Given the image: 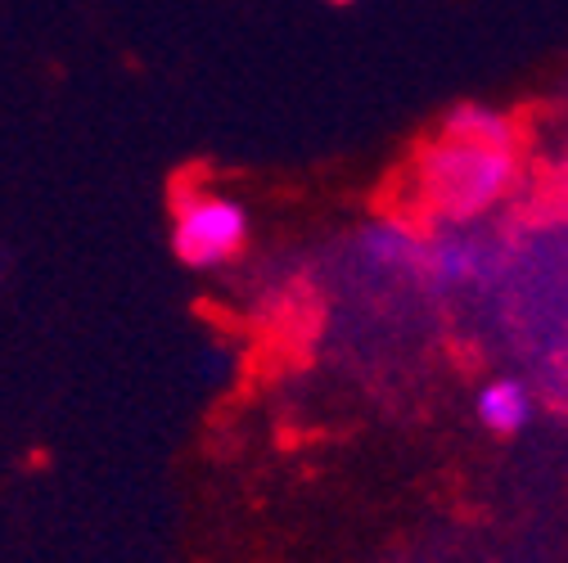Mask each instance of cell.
Masks as SVG:
<instances>
[{
	"label": "cell",
	"instance_id": "1",
	"mask_svg": "<svg viewBox=\"0 0 568 563\" xmlns=\"http://www.w3.org/2000/svg\"><path fill=\"white\" fill-rule=\"evenodd\" d=\"M515 181V150L465 145V140L443 135L424 154V194L452 217H474L491 207Z\"/></svg>",
	"mask_w": 568,
	"mask_h": 563
},
{
	"label": "cell",
	"instance_id": "2",
	"mask_svg": "<svg viewBox=\"0 0 568 563\" xmlns=\"http://www.w3.org/2000/svg\"><path fill=\"white\" fill-rule=\"evenodd\" d=\"M248 239V213L226 194H181L176 222H172V248L185 266L207 270L231 262Z\"/></svg>",
	"mask_w": 568,
	"mask_h": 563
},
{
	"label": "cell",
	"instance_id": "3",
	"mask_svg": "<svg viewBox=\"0 0 568 563\" xmlns=\"http://www.w3.org/2000/svg\"><path fill=\"white\" fill-rule=\"evenodd\" d=\"M478 419H483V429L501 433V438H515L519 429H528V419H532L528 388L519 379H491V383H483V392H478Z\"/></svg>",
	"mask_w": 568,
	"mask_h": 563
},
{
	"label": "cell",
	"instance_id": "4",
	"mask_svg": "<svg viewBox=\"0 0 568 563\" xmlns=\"http://www.w3.org/2000/svg\"><path fill=\"white\" fill-rule=\"evenodd\" d=\"M443 135L452 140H465V145H491V150H515V126L510 117H501L496 109H483V104H465L447 117Z\"/></svg>",
	"mask_w": 568,
	"mask_h": 563
},
{
	"label": "cell",
	"instance_id": "5",
	"mask_svg": "<svg viewBox=\"0 0 568 563\" xmlns=\"http://www.w3.org/2000/svg\"><path fill=\"white\" fill-rule=\"evenodd\" d=\"M366 253H371V262H379V266H410V262L424 257V248L415 244V235L402 231V226L366 231Z\"/></svg>",
	"mask_w": 568,
	"mask_h": 563
},
{
	"label": "cell",
	"instance_id": "6",
	"mask_svg": "<svg viewBox=\"0 0 568 563\" xmlns=\"http://www.w3.org/2000/svg\"><path fill=\"white\" fill-rule=\"evenodd\" d=\"M434 262V275L443 279V285H456V279H474L478 275V248L469 244H438L429 253Z\"/></svg>",
	"mask_w": 568,
	"mask_h": 563
},
{
	"label": "cell",
	"instance_id": "7",
	"mask_svg": "<svg viewBox=\"0 0 568 563\" xmlns=\"http://www.w3.org/2000/svg\"><path fill=\"white\" fill-rule=\"evenodd\" d=\"M334 6H347V0H334Z\"/></svg>",
	"mask_w": 568,
	"mask_h": 563
}]
</instances>
